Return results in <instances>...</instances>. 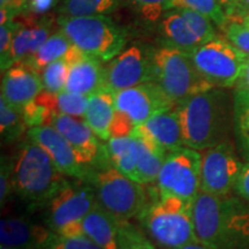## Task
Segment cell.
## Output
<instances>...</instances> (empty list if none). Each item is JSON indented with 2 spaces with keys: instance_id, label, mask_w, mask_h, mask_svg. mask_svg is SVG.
I'll use <instances>...</instances> for the list:
<instances>
[{
  "instance_id": "1",
  "label": "cell",
  "mask_w": 249,
  "mask_h": 249,
  "mask_svg": "<svg viewBox=\"0 0 249 249\" xmlns=\"http://www.w3.org/2000/svg\"><path fill=\"white\" fill-rule=\"evenodd\" d=\"M197 240L211 249H249V204L238 196L198 193L193 201Z\"/></svg>"
},
{
  "instance_id": "2",
  "label": "cell",
  "mask_w": 249,
  "mask_h": 249,
  "mask_svg": "<svg viewBox=\"0 0 249 249\" xmlns=\"http://www.w3.org/2000/svg\"><path fill=\"white\" fill-rule=\"evenodd\" d=\"M185 147L203 151L229 141L233 103L222 88H210L191 96L176 107Z\"/></svg>"
},
{
  "instance_id": "3",
  "label": "cell",
  "mask_w": 249,
  "mask_h": 249,
  "mask_svg": "<svg viewBox=\"0 0 249 249\" xmlns=\"http://www.w3.org/2000/svg\"><path fill=\"white\" fill-rule=\"evenodd\" d=\"M13 163L14 192L33 205L44 204L67 185L65 176L37 143H21Z\"/></svg>"
},
{
  "instance_id": "4",
  "label": "cell",
  "mask_w": 249,
  "mask_h": 249,
  "mask_svg": "<svg viewBox=\"0 0 249 249\" xmlns=\"http://www.w3.org/2000/svg\"><path fill=\"white\" fill-rule=\"evenodd\" d=\"M138 217L149 238L160 247L178 249L198 241L191 201L160 196L154 203L145 205Z\"/></svg>"
},
{
  "instance_id": "5",
  "label": "cell",
  "mask_w": 249,
  "mask_h": 249,
  "mask_svg": "<svg viewBox=\"0 0 249 249\" xmlns=\"http://www.w3.org/2000/svg\"><path fill=\"white\" fill-rule=\"evenodd\" d=\"M58 24L74 45L102 62L112 60L126 44V31L104 15L59 17Z\"/></svg>"
},
{
  "instance_id": "6",
  "label": "cell",
  "mask_w": 249,
  "mask_h": 249,
  "mask_svg": "<svg viewBox=\"0 0 249 249\" xmlns=\"http://www.w3.org/2000/svg\"><path fill=\"white\" fill-rule=\"evenodd\" d=\"M154 82L173 103L180 104L195 93L213 88L200 76L188 54L173 46L163 44L152 50Z\"/></svg>"
},
{
  "instance_id": "7",
  "label": "cell",
  "mask_w": 249,
  "mask_h": 249,
  "mask_svg": "<svg viewBox=\"0 0 249 249\" xmlns=\"http://www.w3.org/2000/svg\"><path fill=\"white\" fill-rule=\"evenodd\" d=\"M98 203L119 223L139 216L147 205V195L141 183L134 181L113 165L92 174Z\"/></svg>"
},
{
  "instance_id": "8",
  "label": "cell",
  "mask_w": 249,
  "mask_h": 249,
  "mask_svg": "<svg viewBox=\"0 0 249 249\" xmlns=\"http://www.w3.org/2000/svg\"><path fill=\"white\" fill-rule=\"evenodd\" d=\"M189 57L208 85L222 89L235 87L248 59L229 40L217 37L198 46Z\"/></svg>"
},
{
  "instance_id": "9",
  "label": "cell",
  "mask_w": 249,
  "mask_h": 249,
  "mask_svg": "<svg viewBox=\"0 0 249 249\" xmlns=\"http://www.w3.org/2000/svg\"><path fill=\"white\" fill-rule=\"evenodd\" d=\"M202 154L182 147L167 154L156 180L160 196H174L193 202L201 192Z\"/></svg>"
},
{
  "instance_id": "10",
  "label": "cell",
  "mask_w": 249,
  "mask_h": 249,
  "mask_svg": "<svg viewBox=\"0 0 249 249\" xmlns=\"http://www.w3.org/2000/svg\"><path fill=\"white\" fill-rule=\"evenodd\" d=\"M98 203L95 188L67 185L50 202L51 230L64 238L85 236L83 219Z\"/></svg>"
},
{
  "instance_id": "11",
  "label": "cell",
  "mask_w": 249,
  "mask_h": 249,
  "mask_svg": "<svg viewBox=\"0 0 249 249\" xmlns=\"http://www.w3.org/2000/svg\"><path fill=\"white\" fill-rule=\"evenodd\" d=\"M152 50L147 45H132L104 66L105 89L117 93L142 83L154 82Z\"/></svg>"
},
{
  "instance_id": "12",
  "label": "cell",
  "mask_w": 249,
  "mask_h": 249,
  "mask_svg": "<svg viewBox=\"0 0 249 249\" xmlns=\"http://www.w3.org/2000/svg\"><path fill=\"white\" fill-rule=\"evenodd\" d=\"M201 192L226 196L234 191L242 164L230 141L201 151Z\"/></svg>"
},
{
  "instance_id": "13",
  "label": "cell",
  "mask_w": 249,
  "mask_h": 249,
  "mask_svg": "<svg viewBox=\"0 0 249 249\" xmlns=\"http://www.w3.org/2000/svg\"><path fill=\"white\" fill-rule=\"evenodd\" d=\"M116 110L123 113L136 127L160 112L174 107L160 87L147 82L114 93Z\"/></svg>"
},
{
  "instance_id": "14",
  "label": "cell",
  "mask_w": 249,
  "mask_h": 249,
  "mask_svg": "<svg viewBox=\"0 0 249 249\" xmlns=\"http://www.w3.org/2000/svg\"><path fill=\"white\" fill-rule=\"evenodd\" d=\"M27 135L28 139L37 143L49 155L65 177L76 178L81 181L88 180L89 177H91L88 166L81 163L67 140L52 126L29 128Z\"/></svg>"
},
{
  "instance_id": "15",
  "label": "cell",
  "mask_w": 249,
  "mask_h": 249,
  "mask_svg": "<svg viewBox=\"0 0 249 249\" xmlns=\"http://www.w3.org/2000/svg\"><path fill=\"white\" fill-rule=\"evenodd\" d=\"M53 21L50 17L23 18L18 21V27L15 33L11 50L4 58H0L1 71L20 62L26 61L38 51V49L51 36Z\"/></svg>"
},
{
  "instance_id": "16",
  "label": "cell",
  "mask_w": 249,
  "mask_h": 249,
  "mask_svg": "<svg viewBox=\"0 0 249 249\" xmlns=\"http://www.w3.org/2000/svg\"><path fill=\"white\" fill-rule=\"evenodd\" d=\"M64 59L68 64L66 91L89 97L105 89L104 65L102 61L86 54L74 44Z\"/></svg>"
},
{
  "instance_id": "17",
  "label": "cell",
  "mask_w": 249,
  "mask_h": 249,
  "mask_svg": "<svg viewBox=\"0 0 249 249\" xmlns=\"http://www.w3.org/2000/svg\"><path fill=\"white\" fill-rule=\"evenodd\" d=\"M58 234L26 218L7 217L0 222V244L12 249H51Z\"/></svg>"
},
{
  "instance_id": "18",
  "label": "cell",
  "mask_w": 249,
  "mask_h": 249,
  "mask_svg": "<svg viewBox=\"0 0 249 249\" xmlns=\"http://www.w3.org/2000/svg\"><path fill=\"white\" fill-rule=\"evenodd\" d=\"M49 126L57 129L67 140L83 165L90 166L99 160L103 147L96 134L83 119L66 114H54Z\"/></svg>"
},
{
  "instance_id": "19",
  "label": "cell",
  "mask_w": 249,
  "mask_h": 249,
  "mask_svg": "<svg viewBox=\"0 0 249 249\" xmlns=\"http://www.w3.org/2000/svg\"><path fill=\"white\" fill-rule=\"evenodd\" d=\"M4 71L1 97L18 110H22L44 90L40 74L24 62L14 65Z\"/></svg>"
},
{
  "instance_id": "20",
  "label": "cell",
  "mask_w": 249,
  "mask_h": 249,
  "mask_svg": "<svg viewBox=\"0 0 249 249\" xmlns=\"http://www.w3.org/2000/svg\"><path fill=\"white\" fill-rule=\"evenodd\" d=\"M134 134L149 140L167 154L185 147L181 121L176 107L160 112L140 124Z\"/></svg>"
},
{
  "instance_id": "21",
  "label": "cell",
  "mask_w": 249,
  "mask_h": 249,
  "mask_svg": "<svg viewBox=\"0 0 249 249\" xmlns=\"http://www.w3.org/2000/svg\"><path fill=\"white\" fill-rule=\"evenodd\" d=\"M114 113H116L114 92L103 89L89 96L83 120L99 140L108 141L111 139L110 128Z\"/></svg>"
},
{
  "instance_id": "22",
  "label": "cell",
  "mask_w": 249,
  "mask_h": 249,
  "mask_svg": "<svg viewBox=\"0 0 249 249\" xmlns=\"http://www.w3.org/2000/svg\"><path fill=\"white\" fill-rule=\"evenodd\" d=\"M158 28L163 38V44L181 50L188 55L203 44L177 9L165 12L160 20Z\"/></svg>"
},
{
  "instance_id": "23",
  "label": "cell",
  "mask_w": 249,
  "mask_h": 249,
  "mask_svg": "<svg viewBox=\"0 0 249 249\" xmlns=\"http://www.w3.org/2000/svg\"><path fill=\"white\" fill-rule=\"evenodd\" d=\"M119 225L116 218L99 203L83 219L86 236L102 249H118Z\"/></svg>"
},
{
  "instance_id": "24",
  "label": "cell",
  "mask_w": 249,
  "mask_h": 249,
  "mask_svg": "<svg viewBox=\"0 0 249 249\" xmlns=\"http://www.w3.org/2000/svg\"><path fill=\"white\" fill-rule=\"evenodd\" d=\"M107 155L118 171L136 181L139 160V141L135 135L111 138L107 141Z\"/></svg>"
},
{
  "instance_id": "25",
  "label": "cell",
  "mask_w": 249,
  "mask_h": 249,
  "mask_svg": "<svg viewBox=\"0 0 249 249\" xmlns=\"http://www.w3.org/2000/svg\"><path fill=\"white\" fill-rule=\"evenodd\" d=\"M134 135L139 141V160H138V177L136 182L141 185H149L156 182L163 166L167 152L154 144L149 140L142 136Z\"/></svg>"
},
{
  "instance_id": "26",
  "label": "cell",
  "mask_w": 249,
  "mask_h": 249,
  "mask_svg": "<svg viewBox=\"0 0 249 249\" xmlns=\"http://www.w3.org/2000/svg\"><path fill=\"white\" fill-rule=\"evenodd\" d=\"M88 98V96L70 92L66 90L57 93L43 90L36 97L37 101L48 107L52 113L66 114L80 119H83L85 117Z\"/></svg>"
},
{
  "instance_id": "27",
  "label": "cell",
  "mask_w": 249,
  "mask_h": 249,
  "mask_svg": "<svg viewBox=\"0 0 249 249\" xmlns=\"http://www.w3.org/2000/svg\"><path fill=\"white\" fill-rule=\"evenodd\" d=\"M71 46H73V43L65 35L64 31H55L45 40L44 44L40 46L33 57L22 62L29 65L40 74V71L48 65L64 58Z\"/></svg>"
},
{
  "instance_id": "28",
  "label": "cell",
  "mask_w": 249,
  "mask_h": 249,
  "mask_svg": "<svg viewBox=\"0 0 249 249\" xmlns=\"http://www.w3.org/2000/svg\"><path fill=\"white\" fill-rule=\"evenodd\" d=\"M126 4V0H62L60 17H107Z\"/></svg>"
},
{
  "instance_id": "29",
  "label": "cell",
  "mask_w": 249,
  "mask_h": 249,
  "mask_svg": "<svg viewBox=\"0 0 249 249\" xmlns=\"http://www.w3.org/2000/svg\"><path fill=\"white\" fill-rule=\"evenodd\" d=\"M233 124L239 147L249 161V92L235 88L233 99Z\"/></svg>"
},
{
  "instance_id": "30",
  "label": "cell",
  "mask_w": 249,
  "mask_h": 249,
  "mask_svg": "<svg viewBox=\"0 0 249 249\" xmlns=\"http://www.w3.org/2000/svg\"><path fill=\"white\" fill-rule=\"evenodd\" d=\"M192 9L210 18L218 27H224L229 22L226 12L219 0H171L166 12L171 9Z\"/></svg>"
},
{
  "instance_id": "31",
  "label": "cell",
  "mask_w": 249,
  "mask_h": 249,
  "mask_svg": "<svg viewBox=\"0 0 249 249\" xmlns=\"http://www.w3.org/2000/svg\"><path fill=\"white\" fill-rule=\"evenodd\" d=\"M27 124L22 112L0 97V133L6 143L13 142L23 135Z\"/></svg>"
},
{
  "instance_id": "32",
  "label": "cell",
  "mask_w": 249,
  "mask_h": 249,
  "mask_svg": "<svg viewBox=\"0 0 249 249\" xmlns=\"http://www.w3.org/2000/svg\"><path fill=\"white\" fill-rule=\"evenodd\" d=\"M68 75V64L64 58L53 61L40 71L43 88L49 92L65 91Z\"/></svg>"
},
{
  "instance_id": "33",
  "label": "cell",
  "mask_w": 249,
  "mask_h": 249,
  "mask_svg": "<svg viewBox=\"0 0 249 249\" xmlns=\"http://www.w3.org/2000/svg\"><path fill=\"white\" fill-rule=\"evenodd\" d=\"M118 249H157L148 238L130 222L120 223L118 232Z\"/></svg>"
},
{
  "instance_id": "34",
  "label": "cell",
  "mask_w": 249,
  "mask_h": 249,
  "mask_svg": "<svg viewBox=\"0 0 249 249\" xmlns=\"http://www.w3.org/2000/svg\"><path fill=\"white\" fill-rule=\"evenodd\" d=\"M180 14L182 15V18H185L186 22L188 23V26L191 27L193 33L195 34L198 38L201 39V42L207 43L209 40L216 38V31L213 26V21L207 17H204L203 14L197 13V12L192 11V9H177Z\"/></svg>"
},
{
  "instance_id": "35",
  "label": "cell",
  "mask_w": 249,
  "mask_h": 249,
  "mask_svg": "<svg viewBox=\"0 0 249 249\" xmlns=\"http://www.w3.org/2000/svg\"><path fill=\"white\" fill-rule=\"evenodd\" d=\"M170 1L171 0H126L127 4L132 6L143 20L150 22L160 20Z\"/></svg>"
},
{
  "instance_id": "36",
  "label": "cell",
  "mask_w": 249,
  "mask_h": 249,
  "mask_svg": "<svg viewBox=\"0 0 249 249\" xmlns=\"http://www.w3.org/2000/svg\"><path fill=\"white\" fill-rule=\"evenodd\" d=\"M222 29L226 39L249 57V27L238 21H229Z\"/></svg>"
},
{
  "instance_id": "37",
  "label": "cell",
  "mask_w": 249,
  "mask_h": 249,
  "mask_svg": "<svg viewBox=\"0 0 249 249\" xmlns=\"http://www.w3.org/2000/svg\"><path fill=\"white\" fill-rule=\"evenodd\" d=\"M13 192V163H12V160L2 158L1 167H0V202H1V205H4L7 202Z\"/></svg>"
},
{
  "instance_id": "38",
  "label": "cell",
  "mask_w": 249,
  "mask_h": 249,
  "mask_svg": "<svg viewBox=\"0 0 249 249\" xmlns=\"http://www.w3.org/2000/svg\"><path fill=\"white\" fill-rule=\"evenodd\" d=\"M51 249H102L95 242H92L87 236L77 238H64L58 235L57 240L52 245Z\"/></svg>"
},
{
  "instance_id": "39",
  "label": "cell",
  "mask_w": 249,
  "mask_h": 249,
  "mask_svg": "<svg viewBox=\"0 0 249 249\" xmlns=\"http://www.w3.org/2000/svg\"><path fill=\"white\" fill-rule=\"evenodd\" d=\"M18 27V21L15 18L11 22L1 24V28H0V58H4L11 50Z\"/></svg>"
},
{
  "instance_id": "40",
  "label": "cell",
  "mask_w": 249,
  "mask_h": 249,
  "mask_svg": "<svg viewBox=\"0 0 249 249\" xmlns=\"http://www.w3.org/2000/svg\"><path fill=\"white\" fill-rule=\"evenodd\" d=\"M234 192L239 197L249 203V161L242 165V169L236 179Z\"/></svg>"
},
{
  "instance_id": "41",
  "label": "cell",
  "mask_w": 249,
  "mask_h": 249,
  "mask_svg": "<svg viewBox=\"0 0 249 249\" xmlns=\"http://www.w3.org/2000/svg\"><path fill=\"white\" fill-rule=\"evenodd\" d=\"M229 21H238L249 13V0H233L225 8Z\"/></svg>"
},
{
  "instance_id": "42",
  "label": "cell",
  "mask_w": 249,
  "mask_h": 249,
  "mask_svg": "<svg viewBox=\"0 0 249 249\" xmlns=\"http://www.w3.org/2000/svg\"><path fill=\"white\" fill-rule=\"evenodd\" d=\"M57 0H28L27 9L34 15H44L54 7Z\"/></svg>"
},
{
  "instance_id": "43",
  "label": "cell",
  "mask_w": 249,
  "mask_h": 249,
  "mask_svg": "<svg viewBox=\"0 0 249 249\" xmlns=\"http://www.w3.org/2000/svg\"><path fill=\"white\" fill-rule=\"evenodd\" d=\"M28 0H0V9H5L14 18L27 9Z\"/></svg>"
},
{
  "instance_id": "44",
  "label": "cell",
  "mask_w": 249,
  "mask_h": 249,
  "mask_svg": "<svg viewBox=\"0 0 249 249\" xmlns=\"http://www.w3.org/2000/svg\"><path fill=\"white\" fill-rule=\"evenodd\" d=\"M235 88L246 90V91L249 92V57L247 59V62H246V66L244 68V71H242L240 79H239L238 83L235 85Z\"/></svg>"
},
{
  "instance_id": "45",
  "label": "cell",
  "mask_w": 249,
  "mask_h": 249,
  "mask_svg": "<svg viewBox=\"0 0 249 249\" xmlns=\"http://www.w3.org/2000/svg\"><path fill=\"white\" fill-rule=\"evenodd\" d=\"M178 249H211V248L207 247V246L203 244H201L200 241H196V242H193V244L183 246V247H180Z\"/></svg>"
},
{
  "instance_id": "46",
  "label": "cell",
  "mask_w": 249,
  "mask_h": 249,
  "mask_svg": "<svg viewBox=\"0 0 249 249\" xmlns=\"http://www.w3.org/2000/svg\"><path fill=\"white\" fill-rule=\"evenodd\" d=\"M238 22H240V23H242V24H245V26L249 27V13L244 15V17H242L241 18H239Z\"/></svg>"
},
{
  "instance_id": "47",
  "label": "cell",
  "mask_w": 249,
  "mask_h": 249,
  "mask_svg": "<svg viewBox=\"0 0 249 249\" xmlns=\"http://www.w3.org/2000/svg\"><path fill=\"white\" fill-rule=\"evenodd\" d=\"M233 1V0H219V2L220 4L223 5V7H224V9H225L227 6H229L230 4H231V2Z\"/></svg>"
},
{
  "instance_id": "48",
  "label": "cell",
  "mask_w": 249,
  "mask_h": 249,
  "mask_svg": "<svg viewBox=\"0 0 249 249\" xmlns=\"http://www.w3.org/2000/svg\"><path fill=\"white\" fill-rule=\"evenodd\" d=\"M0 249H12V248H8V247H5V246H0Z\"/></svg>"
}]
</instances>
